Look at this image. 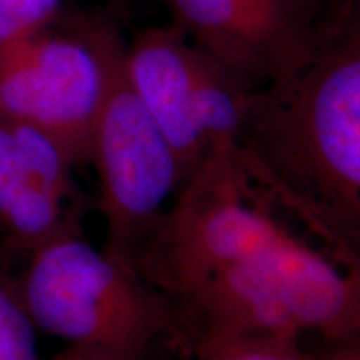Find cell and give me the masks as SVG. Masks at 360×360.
<instances>
[{"instance_id":"obj_11","label":"cell","mask_w":360,"mask_h":360,"mask_svg":"<svg viewBox=\"0 0 360 360\" xmlns=\"http://www.w3.org/2000/svg\"><path fill=\"white\" fill-rule=\"evenodd\" d=\"M64 0H0V49L42 32Z\"/></svg>"},{"instance_id":"obj_9","label":"cell","mask_w":360,"mask_h":360,"mask_svg":"<svg viewBox=\"0 0 360 360\" xmlns=\"http://www.w3.org/2000/svg\"><path fill=\"white\" fill-rule=\"evenodd\" d=\"M37 327L22 304L15 276L0 257V360H45L37 349Z\"/></svg>"},{"instance_id":"obj_2","label":"cell","mask_w":360,"mask_h":360,"mask_svg":"<svg viewBox=\"0 0 360 360\" xmlns=\"http://www.w3.org/2000/svg\"><path fill=\"white\" fill-rule=\"evenodd\" d=\"M238 157L297 227L360 265V30L315 35L254 90Z\"/></svg>"},{"instance_id":"obj_7","label":"cell","mask_w":360,"mask_h":360,"mask_svg":"<svg viewBox=\"0 0 360 360\" xmlns=\"http://www.w3.org/2000/svg\"><path fill=\"white\" fill-rule=\"evenodd\" d=\"M197 47L252 85L270 82L304 56L314 35L297 32L252 0H167Z\"/></svg>"},{"instance_id":"obj_6","label":"cell","mask_w":360,"mask_h":360,"mask_svg":"<svg viewBox=\"0 0 360 360\" xmlns=\"http://www.w3.org/2000/svg\"><path fill=\"white\" fill-rule=\"evenodd\" d=\"M77 165L47 134L0 115V236L8 255L27 259L82 231Z\"/></svg>"},{"instance_id":"obj_10","label":"cell","mask_w":360,"mask_h":360,"mask_svg":"<svg viewBox=\"0 0 360 360\" xmlns=\"http://www.w3.org/2000/svg\"><path fill=\"white\" fill-rule=\"evenodd\" d=\"M192 354L197 360H310L307 344L272 337L204 340Z\"/></svg>"},{"instance_id":"obj_5","label":"cell","mask_w":360,"mask_h":360,"mask_svg":"<svg viewBox=\"0 0 360 360\" xmlns=\"http://www.w3.org/2000/svg\"><path fill=\"white\" fill-rule=\"evenodd\" d=\"M89 164L98 180L103 249L132 265L177 199L186 174L172 146L129 84L124 58L94 127Z\"/></svg>"},{"instance_id":"obj_4","label":"cell","mask_w":360,"mask_h":360,"mask_svg":"<svg viewBox=\"0 0 360 360\" xmlns=\"http://www.w3.org/2000/svg\"><path fill=\"white\" fill-rule=\"evenodd\" d=\"M109 27L42 32L0 49V115L52 137L74 164H89L90 141L122 62Z\"/></svg>"},{"instance_id":"obj_3","label":"cell","mask_w":360,"mask_h":360,"mask_svg":"<svg viewBox=\"0 0 360 360\" xmlns=\"http://www.w3.org/2000/svg\"><path fill=\"white\" fill-rule=\"evenodd\" d=\"M30 321L75 347L143 360L159 342L186 345L172 302L134 265L84 232L58 237L25 259L15 276Z\"/></svg>"},{"instance_id":"obj_1","label":"cell","mask_w":360,"mask_h":360,"mask_svg":"<svg viewBox=\"0 0 360 360\" xmlns=\"http://www.w3.org/2000/svg\"><path fill=\"white\" fill-rule=\"evenodd\" d=\"M132 265L172 302L191 350L360 337V265L297 231L252 182L238 146L202 162Z\"/></svg>"},{"instance_id":"obj_8","label":"cell","mask_w":360,"mask_h":360,"mask_svg":"<svg viewBox=\"0 0 360 360\" xmlns=\"http://www.w3.org/2000/svg\"><path fill=\"white\" fill-rule=\"evenodd\" d=\"M195 45L180 30L150 29L125 47V74L186 174L209 157L197 119Z\"/></svg>"},{"instance_id":"obj_12","label":"cell","mask_w":360,"mask_h":360,"mask_svg":"<svg viewBox=\"0 0 360 360\" xmlns=\"http://www.w3.org/2000/svg\"><path fill=\"white\" fill-rule=\"evenodd\" d=\"M270 15L292 27L297 32L314 35L310 25V0H252Z\"/></svg>"},{"instance_id":"obj_13","label":"cell","mask_w":360,"mask_h":360,"mask_svg":"<svg viewBox=\"0 0 360 360\" xmlns=\"http://www.w3.org/2000/svg\"><path fill=\"white\" fill-rule=\"evenodd\" d=\"M310 360H360V337L307 344Z\"/></svg>"},{"instance_id":"obj_14","label":"cell","mask_w":360,"mask_h":360,"mask_svg":"<svg viewBox=\"0 0 360 360\" xmlns=\"http://www.w3.org/2000/svg\"><path fill=\"white\" fill-rule=\"evenodd\" d=\"M45 360H120L114 357V355L101 352L96 349L87 347H75V345H69L64 352L57 354L56 357L45 359Z\"/></svg>"}]
</instances>
